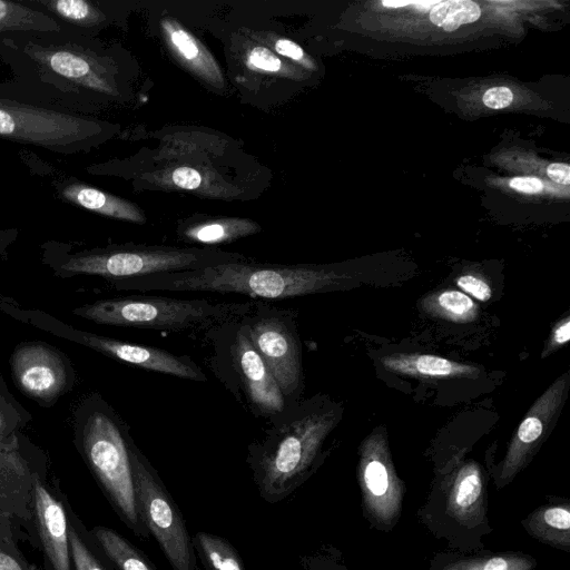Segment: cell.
<instances>
[{"mask_svg": "<svg viewBox=\"0 0 570 570\" xmlns=\"http://www.w3.org/2000/svg\"><path fill=\"white\" fill-rule=\"evenodd\" d=\"M58 335L146 371L197 382L207 381L203 368L188 355H176L163 348L134 344L75 328L65 330Z\"/></svg>", "mask_w": 570, "mask_h": 570, "instance_id": "cell-14", "label": "cell"}, {"mask_svg": "<svg viewBox=\"0 0 570 570\" xmlns=\"http://www.w3.org/2000/svg\"><path fill=\"white\" fill-rule=\"evenodd\" d=\"M9 428L10 425L8 415L3 406L0 404V441H2L3 438L9 434Z\"/></svg>", "mask_w": 570, "mask_h": 570, "instance_id": "cell-40", "label": "cell"}, {"mask_svg": "<svg viewBox=\"0 0 570 570\" xmlns=\"http://www.w3.org/2000/svg\"><path fill=\"white\" fill-rule=\"evenodd\" d=\"M128 426L102 400L87 413L81 428V451L112 509L140 539L149 533L139 518L129 459Z\"/></svg>", "mask_w": 570, "mask_h": 570, "instance_id": "cell-8", "label": "cell"}, {"mask_svg": "<svg viewBox=\"0 0 570 570\" xmlns=\"http://www.w3.org/2000/svg\"><path fill=\"white\" fill-rule=\"evenodd\" d=\"M298 570H350V568L340 549L333 544L323 543L299 557Z\"/></svg>", "mask_w": 570, "mask_h": 570, "instance_id": "cell-28", "label": "cell"}, {"mask_svg": "<svg viewBox=\"0 0 570 570\" xmlns=\"http://www.w3.org/2000/svg\"><path fill=\"white\" fill-rule=\"evenodd\" d=\"M482 100L491 109H502L511 105L513 94L508 87H492L484 92Z\"/></svg>", "mask_w": 570, "mask_h": 570, "instance_id": "cell-33", "label": "cell"}, {"mask_svg": "<svg viewBox=\"0 0 570 570\" xmlns=\"http://www.w3.org/2000/svg\"><path fill=\"white\" fill-rule=\"evenodd\" d=\"M480 14V7L474 1L446 0L438 2L431 8L430 20L443 30L452 32L462 24L476 21Z\"/></svg>", "mask_w": 570, "mask_h": 570, "instance_id": "cell-27", "label": "cell"}, {"mask_svg": "<svg viewBox=\"0 0 570 570\" xmlns=\"http://www.w3.org/2000/svg\"><path fill=\"white\" fill-rule=\"evenodd\" d=\"M357 483L362 515L368 527L391 532L402 515L405 484L396 473L383 433H373L361 445Z\"/></svg>", "mask_w": 570, "mask_h": 570, "instance_id": "cell-12", "label": "cell"}, {"mask_svg": "<svg viewBox=\"0 0 570 570\" xmlns=\"http://www.w3.org/2000/svg\"><path fill=\"white\" fill-rule=\"evenodd\" d=\"M570 340V321L567 317L563 322H561L553 331L551 336L552 345H562L569 342Z\"/></svg>", "mask_w": 570, "mask_h": 570, "instance_id": "cell-38", "label": "cell"}, {"mask_svg": "<svg viewBox=\"0 0 570 570\" xmlns=\"http://www.w3.org/2000/svg\"><path fill=\"white\" fill-rule=\"evenodd\" d=\"M0 98L89 116L120 96L117 66L94 37L71 30L0 36Z\"/></svg>", "mask_w": 570, "mask_h": 570, "instance_id": "cell-1", "label": "cell"}, {"mask_svg": "<svg viewBox=\"0 0 570 570\" xmlns=\"http://www.w3.org/2000/svg\"><path fill=\"white\" fill-rule=\"evenodd\" d=\"M456 285L464 294H469L481 302H487L492 296L490 285L484 279L471 274L459 276L456 278Z\"/></svg>", "mask_w": 570, "mask_h": 570, "instance_id": "cell-31", "label": "cell"}, {"mask_svg": "<svg viewBox=\"0 0 570 570\" xmlns=\"http://www.w3.org/2000/svg\"><path fill=\"white\" fill-rule=\"evenodd\" d=\"M91 534L114 569L158 570L141 550L114 529L97 525Z\"/></svg>", "mask_w": 570, "mask_h": 570, "instance_id": "cell-23", "label": "cell"}, {"mask_svg": "<svg viewBox=\"0 0 570 570\" xmlns=\"http://www.w3.org/2000/svg\"><path fill=\"white\" fill-rule=\"evenodd\" d=\"M548 177L560 185H570V166L563 163H553L547 167Z\"/></svg>", "mask_w": 570, "mask_h": 570, "instance_id": "cell-36", "label": "cell"}, {"mask_svg": "<svg viewBox=\"0 0 570 570\" xmlns=\"http://www.w3.org/2000/svg\"><path fill=\"white\" fill-rule=\"evenodd\" d=\"M160 28L167 46L190 71L216 88L224 87V77L212 53L177 21L164 17Z\"/></svg>", "mask_w": 570, "mask_h": 570, "instance_id": "cell-19", "label": "cell"}, {"mask_svg": "<svg viewBox=\"0 0 570 570\" xmlns=\"http://www.w3.org/2000/svg\"><path fill=\"white\" fill-rule=\"evenodd\" d=\"M253 305L254 299L227 303L207 298L129 295L77 307L73 314L100 325L200 334L214 325L244 316Z\"/></svg>", "mask_w": 570, "mask_h": 570, "instance_id": "cell-5", "label": "cell"}, {"mask_svg": "<svg viewBox=\"0 0 570 570\" xmlns=\"http://www.w3.org/2000/svg\"><path fill=\"white\" fill-rule=\"evenodd\" d=\"M18 234L17 228L0 229V254L17 239Z\"/></svg>", "mask_w": 570, "mask_h": 570, "instance_id": "cell-39", "label": "cell"}, {"mask_svg": "<svg viewBox=\"0 0 570 570\" xmlns=\"http://www.w3.org/2000/svg\"><path fill=\"white\" fill-rule=\"evenodd\" d=\"M510 187L525 194H538L543 189V183L537 177H514L510 180Z\"/></svg>", "mask_w": 570, "mask_h": 570, "instance_id": "cell-35", "label": "cell"}, {"mask_svg": "<svg viewBox=\"0 0 570 570\" xmlns=\"http://www.w3.org/2000/svg\"><path fill=\"white\" fill-rule=\"evenodd\" d=\"M171 181L181 189L194 190L202 185L203 177L195 168L185 166L173 171Z\"/></svg>", "mask_w": 570, "mask_h": 570, "instance_id": "cell-32", "label": "cell"}, {"mask_svg": "<svg viewBox=\"0 0 570 570\" xmlns=\"http://www.w3.org/2000/svg\"><path fill=\"white\" fill-rule=\"evenodd\" d=\"M69 549L70 558L75 570H112V566L105 554L98 557V554L90 549L83 541L82 537L69 527Z\"/></svg>", "mask_w": 570, "mask_h": 570, "instance_id": "cell-29", "label": "cell"}, {"mask_svg": "<svg viewBox=\"0 0 570 570\" xmlns=\"http://www.w3.org/2000/svg\"><path fill=\"white\" fill-rule=\"evenodd\" d=\"M0 570H28L24 562L0 546Z\"/></svg>", "mask_w": 570, "mask_h": 570, "instance_id": "cell-37", "label": "cell"}, {"mask_svg": "<svg viewBox=\"0 0 570 570\" xmlns=\"http://www.w3.org/2000/svg\"><path fill=\"white\" fill-rule=\"evenodd\" d=\"M112 127L91 116L0 98V138L52 153H88Z\"/></svg>", "mask_w": 570, "mask_h": 570, "instance_id": "cell-9", "label": "cell"}, {"mask_svg": "<svg viewBox=\"0 0 570 570\" xmlns=\"http://www.w3.org/2000/svg\"><path fill=\"white\" fill-rule=\"evenodd\" d=\"M340 417L334 404L313 396L288 405L268 421L264 436L247 448L246 463L259 497L267 503L284 501L301 488L326 458L327 435Z\"/></svg>", "mask_w": 570, "mask_h": 570, "instance_id": "cell-2", "label": "cell"}, {"mask_svg": "<svg viewBox=\"0 0 570 570\" xmlns=\"http://www.w3.org/2000/svg\"><path fill=\"white\" fill-rule=\"evenodd\" d=\"M567 374L559 377L533 404L519 425L503 460L492 470L497 490L511 483L531 461L543 440L548 424L560 407L567 390Z\"/></svg>", "mask_w": 570, "mask_h": 570, "instance_id": "cell-13", "label": "cell"}, {"mask_svg": "<svg viewBox=\"0 0 570 570\" xmlns=\"http://www.w3.org/2000/svg\"><path fill=\"white\" fill-rule=\"evenodd\" d=\"M348 278L327 266L258 263L249 259L194 271L155 273L112 283L124 291L210 292L268 301L332 291L341 287Z\"/></svg>", "mask_w": 570, "mask_h": 570, "instance_id": "cell-3", "label": "cell"}, {"mask_svg": "<svg viewBox=\"0 0 570 570\" xmlns=\"http://www.w3.org/2000/svg\"><path fill=\"white\" fill-rule=\"evenodd\" d=\"M389 371L423 377H453L471 375L476 368L431 354H396L382 358Z\"/></svg>", "mask_w": 570, "mask_h": 570, "instance_id": "cell-22", "label": "cell"}, {"mask_svg": "<svg viewBox=\"0 0 570 570\" xmlns=\"http://www.w3.org/2000/svg\"><path fill=\"white\" fill-rule=\"evenodd\" d=\"M273 48L277 55L303 63L306 67L308 66L304 50L294 41L285 38H278L274 41Z\"/></svg>", "mask_w": 570, "mask_h": 570, "instance_id": "cell-34", "label": "cell"}, {"mask_svg": "<svg viewBox=\"0 0 570 570\" xmlns=\"http://www.w3.org/2000/svg\"><path fill=\"white\" fill-rule=\"evenodd\" d=\"M420 523L449 550L485 549L484 538L493 532L489 518L488 480L475 461L458 462L436 473L416 511Z\"/></svg>", "mask_w": 570, "mask_h": 570, "instance_id": "cell-4", "label": "cell"}, {"mask_svg": "<svg viewBox=\"0 0 570 570\" xmlns=\"http://www.w3.org/2000/svg\"><path fill=\"white\" fill-rule=\"evenodd\" d=\"M525 532L542 544L570 552V500L548 497L521 521Z\"/></svg>", "mask_w": 570, "mask_h": 570, "instance_id": "cell-20", "label": "cell"}, {"mask_svg": "<svg viewBox=\"0 0 570 570\" xmlns=\"http://www.w3.org/2000/svg\"><path fill=\"white\" fill-rule=\"evenodd\" d=\"M243 321L250 342L272 372L287 404L299 402L304 374L297 312L266 301H254Z\"/></svg>", "mask_w": 570, "mask_h": 570, "instance_id": "cell-11", "label": "cell"}, {"mask_svg": "<svg viewBox=\"0 0 570 570\" xmlns=\"http://www.w3.org/2000/svg\"><path fill=\"white\" fill-rule=\"evenodd\" d=\"M62 30L65 29L51 16L24 4L20 0H0V36Z\"/></svg>", "mask_w": 570, "mask_h": 570, "instance_id": "cell-24", "label": "cell"}, {"mask_svg": "<svg viewBox=\"0 0 570 570\" xmlns=\"http://www.w3.org/2000/svg\"><path fill=\"white\" fill-rule=\"evenodd\" d=\"M200 334L212 346L208 361L212 372L255 417L268 422L286 410L288 404L250 342L243 316L214 325Z\"/></svg>", "mask_w": 570, "mask_h": 570, "instance_id": "cell-6", "label": "cell"}, {"mask_svg": "<svg viewBox=\"0 0 570 570\" xmlns=\"http://www.w3.org/2000/svg\"><path fill=\"white\" fill-rule=\"evenodd\" d=\"M537 559L523 551H445L435 552L424 570H534Z\"/></svg>", "mask_w": 570, "mask_h": 570, "instance_id": "cell-18", "label": "cell"}, {"mask_svg": "<svg viewBox=\"0 0 570 570\" xmlns=\"http://www.w3.org/2000/svg\"><path fill=\"white\" fill-rule=\"evenodd\" d=\"M12 371L19 387L28 395L50 400L66 386L61 357L42 344H27L12 355Z\"/></svg>", "mask_w": 570, "mask_h": 570, "instance_id": "cell-15", "label": "cell"}, {"mask_svg": "<svg viewBox=\"0 0 570 570\" xmlns=\"http://www.w3.org/2000/svg\"><path fill=\"white\" fill-rule=\"evenodd\" d=\"M246 261L249 258L243 254L212 247L112 245L76 253L61 252L55 262V269L61 276L95 275L116 282Z\"/></svg>", "mask_w": 570, "mask_h": 570, "instance_id": "cell-7", "label": "cell"}, {"mask_svg": "<svg viewBox=\"0 0 570 570\" xmlns=\"http://www.w3.org/2000/svg\"><path fill=\"white\" fill-rule=\"evenodd\" d=\"M128 450L137 511L149 535L174 570H197L193 537L176 501L131 435Z\"/></svg>", "mask_w": 570, "mask_h": 570, "instance_id": "cell-10", "label": "cell"}, {"mask_svg": "<svg viewBox=\"0 0 570 570\" xmlns=\"http://www.w3.org/2000/svg\"><path fill=\"white\" fill-rule=\"evenodd\" d=\"M258 224L244 218H215L188 224L179 230L187 242L214 246L256 234Z\"/></svg>", "mask_w": 570, "mask_h": 570, "instance_id": "cell-21", "label": "cell"}, {"mask_svg": "<svg viewBox=\"0 0 570 570\" xmlns=\"http://www.w3.org/2000/svg\"><path fill=\"white\" fill-rule=\"evenodd\" d=\"M49 185L58 199L70 205L119 220L136 224L146 222L142 210L136 204L86 184L73 176L55 171L49 179Z\"/></svg>", "mask_w": 570, "mask_h": 570, "instance_id": "cell-16", "label": "cell"}, {"mask_svg": "<svg viewBox=\"0 0 570 570\" xmlns=\"http://www.w3.org/2000/svg\"><path fill=\"white\" fill-rule=\"evenodd\" d=\"M415 3H417V2H415V1H382L383 6L393 7V8L405 7V6L415 4Z\"/></svg>", "mask_w": 570, "mask_h": 570, "instance_id": "cell-41", "label": "cell"}, {"mask_svg": "<svg viewBox=\"0 0 570 570\" xmlns=\"http://www.w3.org/2000/svg\"><path fill=\"white\" fill-rule=\"evenodd\" d=\"M32 500L37 529L47 560L52 570H71L69 527L62 504L35 480Z\"/></svg>", "mask_w": 570, "mask_h": 570, "instance_id": "cell-17", "label": "cell"}, {"mask_svg": "<svg viewBox=\"0 0 570 570\" xmlns=\"http://www.w3.org/2000/svg\"><path fill=\"white\" fill-rule=\"evenodd\" d=\"M426 308L432 314L455 323L472 322L478 315L473 299L458 289H445L429 297Z\"/></svg>", "mask_w": 570, "mask_h": 570, "instance_id": "cell-26", "label": "cell"}, {"mask_svg": "<svg viewBox=\"0 0 570 570\" xmlns=\"http://www.w3.org/2000/svg\"><path fill=\"white\" fill-rule=\"evenodd\" d=\"M246 66L258 72L283 73L286 70L284 61L264 46L253 47L246 55Z\"/></svg>", "mask_w": 570, "mask_h": 570, "instance_id": "cell-30", "label": "cell"}, {"mask_svg": "<svg viewBox=\"0 0 570 570\" xmlns=\"http://www.w3.org/2000/svg\"><path fill=\"white\" fill-rule=\"evenodd\" d=\"M193 546L206 570H246L238 551L220 535L197 531Z\"/></svg>", "mask_w": 570, "mask_h": 570, "instance_id": "cell-25", "label": "cell"}]
</instances>
